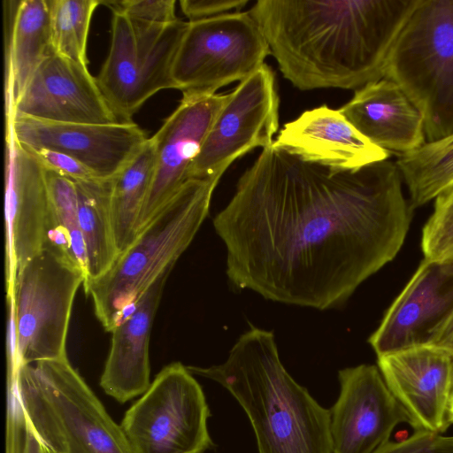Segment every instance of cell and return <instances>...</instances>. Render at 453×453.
I'll return each mask as SVG.
<instances>
[{
    "instance_id": "cell-31",
    "label": "cell",
    "mask_w": 453,
    "mask_h": 453,
    "mask_svg": "<svg viewBox=\"0 0 453 453\" xmlns=\"http://www.w3.org/2000/svg\"><path fill=\"white\" fill-rule=\"evenodd\" d=\"M31 150L44 166L73 180L88 181L101 179L81 162L69 155L48 149Z\"/></svg>"
},
{
    "instance_id": "cell-20",
    "label": "cell",
    "mask_w": 453,
    "mask_h": 453,
    "mask_svg": "<svg viewBox=\"0 0 453 453\" xmlns=\"http://www.w3.org/2000/svg\"><path fill=\"white\" fill-rule=\"evenodd\" d=\"M173 267H167L157 277L129 314L111 331V348L100 386L120 403L142 395L151 383L149 358L151 326Z\"/></svg>"
},
{
    "instance_id": "cell-25",
    "label": "cell",
    "mask_w": 453,
    "mask_h": 453,
    "mask_svg": "<svg viewBox=\"0 0 453 453\" xmlns=\"http://www.w3.org/2000/svg\"><path fill=\"white\" fill-rule=\"evenodd\" d=\"M45 167L49 212L45 246L51 247L76 265L88 280V258L81 234L74 180Z\"/></svg>"
},
{
    "instance_id": "cell-34",
    "label": "cell",
    "mask_w": 453,
    "mask_h": 453,
    "mask_svg": "<svg viewBox=\"0 0 453 453\" xmlns=\"http://www.w3.org/2000/svg\"><path fill=\"white\" fill-rule=\"evenodd\" d=\"M431 345L453 353V311L437 333Z\"/></svg>"
},
{
    "instance_id": "cell-18",
    "label": "cell",
    "mask_w": 453,
    "mask_h": 453,
    "mask_svg": "<svg viewBox=\"0 0 453 453\" xmlns=\"http://www.w3.org/2000/svg\"><path fill=\"white\" fill-rule=\"evenodd\" d=\"M228 94L182 99L152 135L156 164L150 189L136 228L137 233L190 178L193 162Z\"/></svg>"
},
{
    "instance_id": "cell-12",
    "label": "cell",
    "mask_w": 453,
    "mask_h": 453,
    "mask_svg": "<svg viewBox=\"0 0 453 453\" xmlns=\"http://www.w3.org/2000/svg\"><path fill=\"white\" fill-rule=\"evenodd\" d=\"M49 191L45 167L5 120V287L13 298L19 271L46 243Z\"/></svg>"
},
{
    "instance_id": "cell-9",
    "label": "cell",
    "mask_w": 453,
    "mask_h": 453,
    "mask_svg": "<svg viewBox=\"0 0 453 453\" xmlns=\"http://www.w3.org/2000/svg\"><path fill=\"white\" fill-rule=\"evenodd\" d=\"M269 55L268 42L249 12L188 21L173 65L174 88L182 99L214 95L249 77Z\"/></svg>"
},
{
    "instance_id": "cell-22",
    "label": "cell",
    "mask_w": 453,
    "mask_h": 453,
    "mask_svg": "<svg viewBox=\"0 0 453 453\" xmlns=\"http://www.w3.org/2000/svg\"><path fill=\"white\" fill-rule=\"evenodd\" d=\"M4 110L12 109L35 69L54 51L49 0H4Z\"/></svg>"
},
{
    "instance_id": "cell-1",
    "label": "cell",
    "mask_w": 453,
    "mask_h": 453,
    "mask_svg": "<svg viewBox=\"0 0 453 453\" xmlns=\"http://www.w3.org/2000/svg\"><path fill=\"white\" fill-rule=\"evenodd\" d=\"M402 180L388 159L348 170L263 149L213 219L229 280L287 304L342 305L403 245L413 209Z\"/></svg>"
},
{
    "instance_id": "cell-7",
    "label": "cell",
    "mask_w": 453,
    "mask_h": 453,
    "mask_svg": "<svg viewBox=\"0 0 453 453\" xmlns=\"http://www.w3.org/2000/svg\"><path fill=\"white\" fill-rule=\"evenodd\" d=\"M424 118L426 142L453 134V0H418L390 51L385 77Z\"/></svg>"
},
{
    "instance_id": "cell-29",
    "label": "cell",
    "mask_w": 453,
    "mask_h": 453,
    "mask_svg": "<svg viewBox=\"0 0 453 453\" xmlns=\"http://www.w3.org/2000/svg\"><path fill=\"white\" fill-rule=\"evenodd\" d=\"M112 12H120L132 19L153 24H166L178 19L175 0L102 1Z\"/></svg>"
},
{
    "instance_id": "cell-35",
    "label": "cell",
    "mask_w": 453,
    "mask_h": 453,
    "mask_svg": "<svg viewBox=\"0 0 453 453\" xmlns=\"http://www.w3.org/2000/svg\"><path fill=\"white\" fill-rule=\"evenodd\" d=\"M449 421L453 424V386L451 390L450 401H449Z\"/></svg>"
},
{
    "instance_id": "cell-10",
    "label": "cell",
    "mask_w": 453,
    "mask_h": 453,
    "mask_svg": "<svg viewBox=\"0 0 453 453\" xmlns=\"http://www.w3.org/2000/svg\"><path fill=\"white\" fill-rule=\"evenodd\" d=\"M210 416L202 387L174 362L130 406L120 426L134 453H205L213 446Z\"/></svg>"
},
{
    "instance_id": "cell-32",
    "label": "cell",
    "mask_w": 453,
    "mask_h": 453,
    "mask_svg": "<svg viewBox=\"0 0 453 453\" xmlns=\"http://www.w3.org/2000/svg\"><path fill=\"white\" fill-rule=\"evenodd\" d=\"M249 0H180V6L189 21L240 12Z\"/></svg>"
},
{
    "instance_id": "cell-28",
    "label": "cell",
    "mask_w": 453,
    "mask_h": 453,
    "mask_svg": "<svg viewBox=\"0 0 453 453\" xmlns=\"http://www.w3.org/2000/svg\"><path fill=\"white\" fill-rule=\"evenodd\" d=\"M421 250L425 259L453 263V183L434 199L422 230Z\"/></svg>"
},
{
    "instance_id": "cell-3",
    "label": "cell",
    "mask_w": 453,
    "mask_h": 453,
    "mask_svg": "<svg viewBox=\"0 0 453 453\" xmlns=\"http://www.w3.org/2000/svg\"><path fill=\"white\" fill-rule=\"evenodd\" d=\"M189 372L226 388L245 411L258 453H333L330 410L283 366L273 333L252 326L226 360Z\"/></svg>"
},
{
    "instance_id": "cell-27",
    "label": "cell",
    "mask_w": 453,
    "mask_h": 453,
    "mask_svg": "<svg viewBox=\"0 0 453 453\" xmlns=\"http://www.w3.org/2000/svg\"><path fill=\"white\" fill-rule=\"evenodd\" d=\"M98 0H49L51 43L54 51L87 65V42Z\"/></svg>"
},
{
    "instance_id": "cell-13",
    "label": "cell",
    "mask_w": 453,
    "mask_h": 453,
    "mask_svg": "<svg viewBox=\"0 0 453 453\" xmlns=\"http://www.w3.org/2000/svg\"><path fill=\"white\" fill-rule=\"evenodd\" d=\"M339 396L330 409L333 453H373L409 418L378 366L359 365L338 372Z\"/></svg>"
},
{
    "instance_id": "cell-26",
    "label": "cell",
    "mask_w": 453,
    "mask_h": 453,
    "mask_svg": "<svg viewBox=\"0 0 453 453\" xmlns=\"http://www.w3.org/2000/svg\"><path fill=\"white\" fill-rule=\"evenodd\" d=\"M395 164L412 209L434 200L453 183V134L399 155Z\"/></svg>"
},
{
    "instance_id": "cell-2",
    "label": "cell",
    "mask_w": 453,
    "mask_h": 453,
    "mask_svg": "<svg viewBox=\"0 0 453 453\" xmlns=\"http://www.w3.org/2000/svg\"><path fill=\"white\" fill-rule=\"evenodd\" d=\"M418 0H257L248 11L300 90H358L385 77Z\"/></svg>"
},
{
    "instance_id": "cell-21",
    "label": "cell",
    "mask_w": 453,
    "mask_h": 453,
    "mask_svg": "<svg viewBox=\"0 0 453 453\" xmlns=\"http://www.w3.org/2000/svg\"><path fill=\"white\" fill-rule=\"evenodd\" d=\"M339 111L365 137L389 153L403 155L426 142L421 112L388 78L355 91Z\"/></svg>"
},
{
    "instance_id": "cell-8",
    "label": "cell",
    "mask_w": 453,
    "mask_h": 453,
    "mask_svg": "<svg viewBox=\"0 0 453 453\" xmlns=\"http://www.w3.org/2000/svg\"><path fill=\"white\" fill-rule=\"evenodd\" d=\"M180 19L153 24L112 12L111 44L96 77L115 114L124 122L153 95L174 88L173 65L188 27Z\"/></svg>"
},
{
    "instance_id": "cell-17",
    "label": "cell",
    "mask_w": 453,
    "mask_h": 453,
    "mask_svg": "<svg viewBox=\"0 0 453 453\" xmlns=\"http://www.w3.org/2000/svg\"><path fill=\"white\" fill-rule=\"evenodd\" d=\"M5 120L26 147L69 155L101 179L115 176L148 139L133 121L111 125L58 123L11 114H5Z\"/></svg>"
},
{
    "instance_id": "cell-15",
    "label": "cell",
    "mask_w": 453,
    "mask_h": 453,
    "mask_svg": "<svg viewBox=\"0 0 453 453\" xmlns=\"http://www.w3.org/2000/svg\"><path fill=\"white\" fill-rule=\"evenodd\" d=\"M377 365L414 431L442 434L449 428L453 353L422 345L379 356Z\"/></svg>"
},
{
    "instance_id": "cell-14",
    "label": "cell",
    "mask_w": 453,
    "mask_h": 453,
    "mask_svg": "<svg viewBox=\"0 0 453 453\" xmlns=\"http://www.w3.org/2000/svg\"><path fill=\"white\" fill-rule=\"evenodd\" d=\"M5 114L58 123L124 122L109 106L88 66L55 51L35 69Z\"/></svg>"
},
{
    "instance_id": "cell-30",
    "label": "cell",
    "mask_w": 453,
    "mask_h": 453,
    "mask_svg": "<svg viewBox=\"0 0 453 453\" xmlns=\"http://www.w3.org/2000/svg\"><path fill=\"white\" fill-rule=\"evenodd\" d=\"M373 453H453V436L416 430L402 441H388Z\"/></svg>"
},
{
    "instance_id": "cell-19",
    "label": "cell",
    "mask_w": 453,
    "mask_h": 453,
    "mask_svg": "<svg viewBox=\"0 0 453 453\" xmlns=\"http://www.w3.org/2000/svg\"><path fill=\"white\" fill-rule=\"evenodd\" d=\"M273 145L304 160L348 170L387 160L390 154L365 137L339 110L326 105L286 123Z\"/></svg>"
},
{
    "instance_id": "cell-16",
    "label": "cell",
    "mask_w": 453,
    "mask_h": 453,
    "mask_svg": "<svg viewBox=\"0 0 453 453\" xmlns=\"http://www.w3.org/2000/svg\"><path fill=\"white\" fill-rule=\"evenodd\" d=\"M453 311V263L423 259L368 342L377 357L431 345Z\"/></svg>"
},
{
    "instance_id": "cell-23",
    "label": "cell",
    "mask_w": 453,
    "mask_h": 453,
    "mask_svg": "<svg viewBox=\"0 0 453 453\" xmlns=\"http://www.w3.org/2000/svg\"><path fill=\"white\" fill-rule=\"evenodd\" d=\"M111 178L74 180L80 226L88 258L84 291L91 281L110 270L119 256L111 213Z\"/></svg>"
},
{
    "instance_id": "cell-5",
    "label": "cell",
    "mask_w": 453,
    "mask_h": 453,
    "mask_svg": "<svg viewBox=\"0 0 453 453\" xmlns=\"http://www.w3.org/2000/svg\"><path fill=\"white\" fill-rule=\"evenodd\" d=\"M26 421L48 453H134L67 357L8 373Z\"/></svg>"
},
{
    "instance_id": "cell-24",
    "label": "cell",
    "mask_w": 453,
    "mask_h": 453,
    "mask_svg": "<svg viewBox=\"0 0 453 453\" xmlns=\"http://www.w3.org/2000/svg\"><path fill=\"white\" fill-rule=\"evenodd\" d=\"M156 164L154 139L148 138L138 153L111 180V213L119 255L136 236L137 223Z\"/></svg>"
},
{
    "instance_id": "cell-4",
    "label": "cell",
    "mask_w": 453,
    "mask_h": 453,
    "mask_svg": "<svg viewBox=\"0 0 453 453\" xmlns=\"http://www.w3.org/2000/svg\"><path fill=\"white\" fill-rule=\"evenodd\" d=\"M221 177L191 178L137 233L104 275L85 291L107 332L119 324L137 301L189 246L210 210Z\"/></svg>"
},
{
    "instance_id": "cell-11",
    "label": "cell",
    "mask_w": 453,
    "mask_h": 453,
    "mask_svg": "<svg viewBox=\"0 0 453 453\" xmlns=\"http://www.w3.org/2000/svg\"><path fill=\"white\" fill-rule=\"evenodd\" d=\"M274 73L265 63L229 93L192 164L190 178L222 176L250 150L273 143L279 128Z\"/></svg>"
},
{
    "instance_id": "cell-6",
    "label": "cell",
    "mask_w": 453,
    "mask_h": 453,
    "mask_svg": "<svg viewBox=\"0 0 453 453\" xmlns=\"http://www.w3.org/2000/svg\"><path fill=\"white\" fill-rule=\"evenodd\" d=\"M85 274L57 250L45 246L19 271L7 300L8 372L66 357L72 308Z\"/></svg>"
},
{
    "instance_id": "cell-33",
    "label": "cell",
    "mask_w": 453,
    "mask_h": 453,
    "mask_svg": "<svg viewBox=\"0 0 453 453\" xmlns=\"http://www.w3.org/2000/svg\"><path fill=\"white\" fill-rule=\"evenodd\" d=\"M6 453H48L28 426L26 418H15L7 423Z\"/></svg>"
}]
</instances>
